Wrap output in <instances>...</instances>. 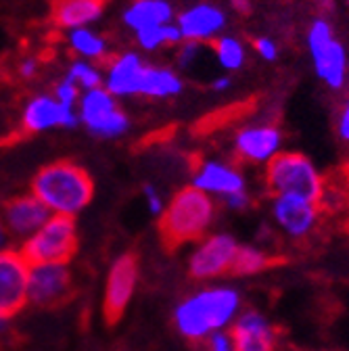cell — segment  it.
I'll list each match as a JSON object with an SVG mask.
<instances>
[{"instance_id":"1","label":"cell","mask_w":349,"mask_h":351,"mask_svg":"<svg viewBox=\"0 0 349 351\" xmlns=\"http://www.w3.org/2000/svg\"><path fill=\"white\" fill-rule=\"evenodd\" d=\"M241 312V295L230 287H203L173 310V326L186 339L203 343L217 330H228Z\"/></svg>"},{"instance_id":"2","label":"cell","mask_w":349,"mask_h":351,"mask_svg":"<svg viewBox=\"0 0 349 351\" xmlns=\"http://www.w3.org/2000/svg\"><path fill=\"white\" fill-rule=\"evenodd\" d=\"M29 193L45 205L51 215H80L95 199L91 173L73 161H53L40 167L32 178Z\"/></svg>"},{"instance_id":"3","label":"cell","mask_w":349,"mask_h":351,"mask_svg":"<svg viewBox=\"0 0 349 351\" xmlns=\"http://www.w3.org/2000/svg\"><path fill=\"white\" fill-rule=\"evenodd\" d=\"M215 199L209 195L197 191L191 184L176 191L157 217L165 247L178 249L201 241L205 234H209V228L215 222Z\"/></svg>"},{"instance_id":"4","label":"cell","mask_w":349,"mask_h":351,"mask_svg":"<svg viewBox=\"0 0 349 351\" xmlns=\"http://www.w3.org/2000/svg\"><path fill=\"white\" fill-rule=\"evenodd\" d=\"M266 189L272 197H301L318 205L322 176L301 153H276L266 163Z\"/></svg>"},{"instance_id":"5","label":"cell","mask_w":349,"mask_h":351,"mask_svg":"<svg viewBox=\"0 0 349 351\" xmlns=\"http://www.w3.org/2000/svg\"><path fill=\"white\" fill-rule=\"evenodd\" d=\"M77 224L73 217L51 215L32 237L19 245L23 259L34 263H69L77 251Z\"/></svg>"},{"instance_id":"6","label":"cell","mask_w":349,"mask_h":351,"mask_svg":"<svg viewBox=\"0 0 349 351\" xmlns=\"http://www.w3.org/2000/svg\"><path fill=\"white\" fill-rule=\"evenodd\" d=\"M80 123L88 130V134L103 138V141H115L128 134L130 130V117L119 107L117 99L107 93L103 86L84 90L80 95V101L75 105Z\"/></svg>"},{"instance_id":"7","label":"cell","mask_w":349,"mask_h":351,"mask_svg":"<svg viewBox=\"0 0 349 351\" xmlns=\"http://www.w3.org/2000/svg\"><path fill=\"white\" fill-rule=\"evenodd\" d=\"M237 249H239V243L228 232L205 234L201 241L195 243L189 255V261H186L189 274L199 282L228 276Z\"/></svg>"},{"instance_id":"8","label":"cell","mask_w":349,"mask_h":351,"mask_svg":"<svg viewBox=\"0 0 349 351\" xmlns=\"http://www.w3.org/2000/svg\"><path fill=\"white\" fill-rule=\"evenodd\" d=\"M139 259L132 253H123L113 259L107 282H105V293H103V316L107 322H117L128 305L132 303V297L139 287Z\"/></svg>"},{"instance_id":"9","label":"cell","mask_w":349,"mask_h":351,"mask_svg":"<svg viewBox=\"0 0 349 351\" xmlns=\"http://www.w3.org/2000/svg\"><path fill=\"white\" fill-rule=\"evenodd\" d=\"M73 293V272L69 263H34L27 274V303L55 307Z\"/></svg>"},{"instance_id":"10","label":"cell","mask_w":349,"mask_h":351,"mask_svg":"<svg viewBox=\"0 0 349 351\" xmlns=\"http://www.w3.org/2000/svg\"><path fill=\"white\" fill-rule=\"evenodd\" d=\"M308 47L314 59L318 77H322L330 88H341L347 75V57L341 42L333 38L328 21L316 19L308 32Z\"/></svg>"},{"instance_id":"11","label":"cell","mask_w":349,"mask_h":351,"mask_svg":"<svg viewBox=\"0 0 349 351\" xmlns=\"http://www.w3.org/2000/svg\"><path fill=\"white\" fill-rule=\"evenodd\" d=\"M272 213L282 232L295 241H305L314 234H322L326 219L316 203L301 197H274Z\"/></svg>"},{"instance_id":"12","label":"cell","mask_w":349,"mask_h":351,"mask_svg":"<svg viewBox=\"0 0 349 351\" xmlns=\"http://www.w3.org/2000/svg\"><path fill=\"white\" fill-rule=\"evenodd\" d=\"M29 263L19 249L0 251V314L13 318L27 305Z\"/></svg>"},{"instance_id":"13","label":"cell","mask_w":349,"mask_h":351,"mask_svg":"<svg viewBox=\"0 0 349 351\" xmlns=\"http://www.w3.org/2000/svg\"><path fill=\"white\" fill-rule=\"evenodd\" d=\"M21 123L32 134H42V132L57 130V128H77V111L75 107L61 105L53 95H36L27 101L21 113Z\"/></svg>"},{"instance_id":"14","label":"cell","mask_w":349,"mask_h":351,"mask_svg":"<svg viewBox=\"0 0 349 351\" xmlns=\"http://www.w3.org/2000/svg\"><path fill=\"white\" fill-rule=\"evenodd\" d=\"M234 351H274L278 343L276 326L255 310H243L230 324Z\"/></svg>"},{"instance_id":"15","label":"cell","mask_w":349,"mask_h":351,"mask_svg":"<svg viewBox=\"0 0 349 351\" xmlns=\"http://www.w3.org/2000/svg\"><path fill=\"white\" fill-rule=\"evenodd\" d=\"M191 186L209 195L211 199L222 201L228 195L243 193L245 191V178L234 165H230L226 161L205 159L195 167L193 178H191Z\"/></svg>"},{"instance_id":"16","label":"cell","mask_w":349,"mask_h":351,"mask_svg":"<svg viewBox=\"0 0 349 351\" xmlns=\"http://www.w3.org/2000/svg\"><path fill=\"white\" fill-rule=\"evenodd\" d=\"M49 217H51V211L32 193L17 195V197L9 199L3 207V215H0L9 237L19 243H23L27 237H32Z\"/></svg>"},{"instance_id":"17","label":"cell","mask_w":349,"mask_h":351,"mask_svg":"<svg viewBox=\"0 0 349 351\" xmlns=\"http://www.w3.org/2000/svg\"><path fill=\"white\" fill-rule=\"evenodd\" d=\"M282 134L274 123H251L237 132L234 151L247 163H268L280 153Z\"/></svg>"},{"instance_id":"18","label":"cell","mask_w":349,"mask_h":351,"mask_svg":"<svg viewBox=\"0 0 349 351\" xmlns=\"http://www.w3.org/2000/svg\"><path fill=\"white\" fill-rule=\"evenodd\" d=\"M173 23H176L182 40L203 44V42L220 38L222 29L226 27V15L220 7L209 5V3H199L182 11Z\"/></svg>"},{"instance_id":"19","label":"cell","mask_w":349,"mask_h":351,"mask_svg":"<svg viewBox=\"0 0 349 351\" xmlns=\"http://www.w3.org/2000/svg\"><path fill=\"white\" fill-rule=\"evenodd\" d=\"M147 61L139 53H121L117 55L103 73V88L111 93L117 101L139 97L141 73Z\"/></svg>"},{"instance_id":"20","label":"cell","mask_w":349,"mask_h":351,"mask_svg":"<svg viewBox=\"0 0 349 351\" xmlns=\"http://www.w3.org/2000/svg\"><path fill=\"white\" fill-rule=\"evenodd\" d=\"M105 11V0H57L53 19L61 29L91 27Z\"/></svg>"},{"instance_id":"21","label":"cell","mask_w":349,"mask_h":351,"mask_svg":"<svg viewBox=\"0 0 349 351\" xmlns=\"http://www.w3.org/2000/svg\"><path fill=\"white\" fill-rule=\"evenodd\" d=\"M184 90L182 77L163 65H151L147 63L141 73L139 84V97L143 99H176Z\"/></svg>"},{"instance_id":"22","label":"cell","mask_w":349,"mask_h":351,"mask_svg":"<svg viewBox=\"0 0 349 351\" xmlns=\"http://www.w3.org/2000/svg\"><path fill=\"white\" fill-rule=\"evenodd\" d=\"M121 21L130 32L136 34L147 27L171 23L173 9L167 0H134V3L123 11Z\"/></svg>"},{"instance_id":"23","label":"cell","mask_w":349,"mask_h":351,"mask_svg":"<svg viewBox=\"0 0 349 351\" xmlns=\"http://www.w3.org/2000/svg\"><path fill=\"white\" fill-rule=\"evenodd\" d=\"M278 261L282 259H274L270 253L261 251L257 247L239 245L234 259H232V266H230V276H253V274H259L272 268Z\"/></svg>"},{"instance_id":"24","label":"cell","mask_w":349,"mask_h":351,"mask_svg":"<svg viewBox=\"0 0 349 351\" xmlns=\"http://www.w3.org/2000/svg\"><path fill=\"white\" fill-rule=\"evenodd\" d=\"M67 44L77 55V59L99 61L107 55V40L99 36L93 27H80L67 32Z\"/></svg>"},{"instance_id":"25","label":"cell","mask_w":349,"mask_h":351,"mask_svg":"<svg viewBox=\"0 0 349 351\" xmlns=\"http://www.w3.org/2000/svg\"><path fill=\"white\" fill-rule=\"evenodd\" d=\"M136 42L139 47L147 53H155L161 51L163 47H176V44L182 42V36L176 27V23H163V25H155V27H147L136 32Z\"/></svg>"},{"instance_id":"26","label":"cell","mask_w":349,"mask_h":351,"mask_svg":"<svg viewBox=\"0 0 349 351\" xmlns=\"http://www.w3.org/2000/svg\"><path fill=\"white\" fill-rule=\"evenodd\" d=\"M213 51H215L217 63H220V67L226 69V71H237L245 63V47H243V42L232 38V36L215 38Z\"/></svg>"},{"instance_id":"27","label":"cell","mask_w":349,"mask_h":351,"mask_svg":"<svg viewBox=\"0 0 349 351\" xmlns=\"http://www.w3.org/2000/svg\"><path fill=\"white\" fill-rule=\"evenodd\" d=\"M65 80H69L71 84H75L80 90H93V88L103 86V71L86 59H75L71 61V65L65 71Z\"/></svg>"},{"instance_id":"28","label":"cell","mask_w":349,"mask_h":351,"mask_svg":"<svg viewBox=\"0 0 349 351\" xmlns=\"http://www.w3.org/2000/svg\"><path fill=\"white\" fill-rule=\"evenodd\" d=\"M80 95H82L80 88L75 84H71L69 80H65V77L55 86V90H53V97L65 107H75L77 101H80Z\"/></svg>"},{"instance_id":"29","label":"cell","mask_w":349,"mask_h":351,"mask_svg":"<svg viewBox=\"0 0 349 351\" xmlns=\"http://www.w3.org/2000/svg\"><path fill=\"white\" fill-rule=\"evenodd\" d=\"M201 57V44L199 42H189V40H182L180 47H178V53H176V61L182 69H191L195 67V63L199 61Z\"/></svg>"},{"instance_id":"30","label":"cell","mask_w":349,"mask_h":351,"mask_svg":"<svg viewBox=\"0 0 349 351\" xmlns=\"http://www.w3.org/2000/svg\"><path fill=\"white\" fill-rule=\"evenodd\" d=\"M143 199H145V205H147L149 213L155 215V217L161 215V211L165 209V203H167V201L163 199L161 191H159L155 184H145V186H143Z\"/></svg>"},{"instance_id":"31","label":"cell","mask_w":349,"mask_h":351,"mask_svg":"<svg viewBox=\"0 0 349 351\" xmlns=\"http://www.w3.org/2000/svg\"><path fill=\"white\" fill-rule=\"evenodd\" d=\"M207 351H234V343L230 337V330H217L205 339Z\"/></svg>"},{"instance_id":"32","label":"cell","mask_w":349,"mask_h":351,"mask_svg":"<svg viewBox=\"0 0 349 351\" xmlns=\"http://www.w3.org/2000/svg\"><path fill=\"white\" fill-rule=\"evenodd\" d=\"M255 53L261 57V59H266V61H274L278 57V47H276V42L272 38H266V36H261L255 40Z\"/></svg>"},{"instance_id":"33","label":"cell","mask_w":349,"mask_h":351,"mask_svg":"<svg viewBox=\"0 0 349 351\" xmlns=\"http://www.w3.org/2000/svg\"><path fill=\"white\" fill-rule=\"evenodd\" d=\"M249 203H251V201H249L247 191L237 193V195H228V197L222 199V205H224L226 209H230V211H243V209L249 207Z\"/></svg>"},{"instance_id":"34","label":"cell","mask_w":349,"mask_h":351,"mask_svg":"<svg viewBox=\"0 0 349 351\" xmlns=\"http://www.w3.org/2000/svg\"><path fill=\"white\" fill-rule=\"evenodd\" d=\"M339 136L343 141H349V99L343 105V111H341V117H339Z\"/></svg>"},{"instance_id":"35","label":"cell","mask_w":349,"mask_h":351,"mask_svg":"<svg viewBox=\"0 0 349 351\" xmlns=\"http://www.w3.org/2000/svg\"><path fill=\"white\" fill-rule=\"evenodd\" d=\"M36 73H38V61L36 59H23L19 63V75L23 80H32V77H36Z\"/></svg>"},{"instance_id":"36","label":"cell","mask_w":349,"mask_h":351,"mask_svg":"<svg viewBox=\"0 0 349 351\" xmlns=\"http://www.w3.org/2000/svg\"><path fill=\"white\" fill-rule=\"evenodd\" d=\"M213 90H217V93H224V90H228L230 88V77L228 75H220V77H215L213 80Z\"/></svg>"},{"instance_id":"37","label":"cell","mask_w":349,"mask_h":351,"mask_svg":"<svg viewBox=\"0 0 349 351\" xmlns=\"http://www.w3.org/2000/svg\"><path fill=\"white\" fill-rule=\"evenodd\" d=\"M232 9L241 15L251 13V0H232Z\"/></svg>"},{"instance_id":"38","label":"cell","mask_w":349,"mask_h":351,"mask_svg":"<svg viewBox=\"0 0 349 351\" xmlns=\"http://www.w3.org/2000/svg\"><path fill=\"white\" fill-rule=\"evenodd\" d=\"M9 243H11V237H9V232H7V228L3 224V219H0V251L9 249Z\"/></svg>"},{"instance_id":"39","label":"cell","mask_w":349,"mask_h":351,"mask_svg":"<svg viewBox=\"0 0 349 351\" xmlns=\"http://www.w3.org/2000/svg\"><path fill=\"white\" fill-rule=\"evenodd\" d=\"M9 322H11V318H7V316L0 314V332H5V330H7Z\"/></svg>"},{"instance_id":"40","label":"cell","mask_w":349,"mask_h":351,"mask_svg":"<svg viewBox=\"0 0 349 351\" xmlns=\"http://www.w3.org/2000/svg\"><path fill=\"white\" fill-rule=\"evenodd\" d=\"M343 230L349 234V211H347V217H345V222H343Z\"/></svg>"}]
</instances>
